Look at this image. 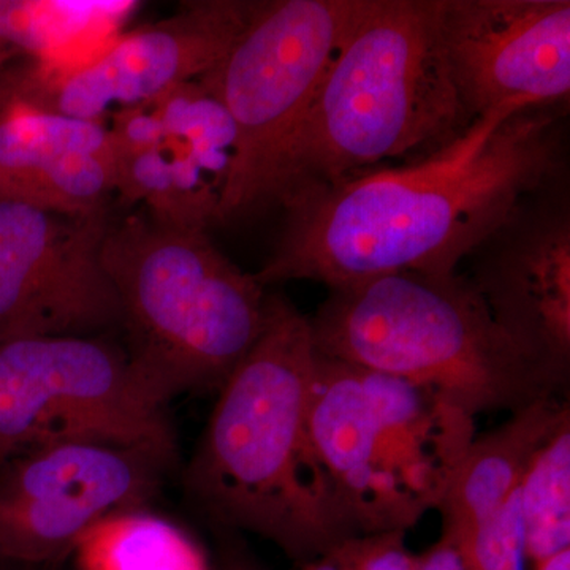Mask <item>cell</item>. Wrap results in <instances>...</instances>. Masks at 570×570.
I'll list each match as a JSON object with an SVG mask.
<instances>
[{"instance_id":"obj_23","label":"cell","mask_w":570,"mask_h":570,"mask_svg":"<svg viewBox=\"0 0 570 570\" xmlns=\"http://www.w3.org/2000/svg\"><path fill=\"white\" fill-rule=\"evenodd\" d=\"M296 570H340L335 562L328 560L325 554L316 558V560H311L307 562H303V564H298Z\"/></svg>"},{"instance_id":"obj_2","label":"cell","mask_w":570,"mask_h":570,"mask_svg":"<svg viewBox=\"0 0 570 570\" xmlns=\"http://www.w3.org/2000/svg\"><path fill=\"white\" fill-rule=\"evenodd\" d=\"M314 356L309 316L268 295L264 332L219 390L184 475L217 523L275 543L296 564L356 535L311 442Z\"/></svg>"},{"instance_id":"obj_10","label":"cell","mask_w":570,"mask_h":570,"mask_svg":"<svg viewBox=\"0 0 570 570\" xmlns=\"http://www.w3.org/2000/svg\"><path fill=\"white\" fill-rule=\"evenodd\" d=\"M255 2L198 0L174 17L119 32L70 67L11 62L0 94L58 115L107 122L212 71L245 31Z\"/></svg>"},{"instance_id":"obj_24","label":"cell","mask_w":570,"mask_h":570,"mask_svg":"<svg viewBox=\"0 0 570 570\" xmlns=\"http://www.w3.org/2000/svg\"><path fill=\"white\" fill-rule=\"evenodd\" d=\"M18 58H22L20 51L14 50V48L7 47V45L0 43V77H2L3 71L7 70V67H9L11 62L17 61Z\"/></svg>"},{"instance_id":"obj_26","label":"cell","mask_w":570,"mask_h":570,"mask_svg":"<svg viewBox=\"0 0 570 570\" xmlns=\"http://www.w3.org/2000/svg\"><path fill=\"white\" fill-rule=\"evenodd\" d=\"M0 570H17V569L9 568V566H6V564H0Z\"/></svg>"},{"instance_id":"obj_16","label":"cell","mask_w":570,"mask_h":570,"mask_svg":"<svg viewBox=\"0 0 570 570\" xmlns=\"http://www.w3.org/2000/svg\"><path fill=\"white\" fill-rule=\"evenodd\" d=\"M135 6V2L0 0V43L43 66H75L118 36Z\"/></svg>"},{"instance_id":"obj_7","label":"cell","mask_w":570,"mask_h":570,"mask_svg":"<svg viewBox=\"0 0 570 570\" xmlns=\"http://www.w3.org/2000/svg\"><path fill=\"white\" fill-rule=\"evenodd\" d=\"M367 0L255 2L245 31L198 81L219 99L236 130V154L217 223L268 206L285 141L324 80Z\"/></svg>"},{"instance_id":"obj_18","label":"cell","mask_w":570,"mask_h":570,"mask_svg":"<svg viewBox=\"0 0 570 570\" xmlns=\"http://www.w3.org/2000/svg\"><path fill=\"white\" fill-rule=\"evenodd\" d=\"M519 494L532 570L570 550V415L532 456Z\"/></svg>"},{"instance_id":"obj_6","label":"cell","mask_w":570,"mask_h":570,"mask_svg":"<svg viewBox=\"0 0 570 570\" xmlns=\"http://www.w3.org/2000/svg\"><path fill=\"white\" fill-rule=\"evenodd\" d=\"M474 422L434 390L316 351L311 442L354 534L406 532L438 509Z\"/></svg>"},{"instance_id":"obj_25","label":"cell","mask_w":570,"mask_h":570,"mask_svg":"<svg viewBox=\"0 0 570 570\" xmlns=\"http://www.w3.org/2000/svg\"><path fill=\"white\" fill-rule=\"evenodd\" d=\"M227 570H255L253 566L247 564V562L243 561H234L228 564Z\"/></svg>"},{"instance_id":"obj_15","label":"cell","mask_w":570,"mask_h":570,"mask_svg":"<svg viewBox=\"0 0 570 570\" xmlns=\"http://www.w3.org/2000/svg\"><path fill=\"white\" fill-rule=\"evenodd\" d=\"M569 403L543 397L475 436L439 504L442 532L463 535L489 519L520 487L532 456L569 417Z\"/></svg>"},{"instance_id":"obj_21","label":"cell","mask_w":570,"mask_h":570,"mask_svg":"<svg viewBox=\"0 0 570 570\" xmlns=\"http://www.w3.org/2000/svg\"><path fill=\"white\" fill-rule=\"evenodd\" d=\"M415 570H471L463 547L453 535L441 534L436 543L415 560Z\"/></svg>"},{"instance_id":"obj_17","label":"cell","mask_w":570,"mask_h":570,"mask_svg":"<svg viewBox=\"0 0 570 570\" xmlns=\"http://www.w3.org/2000/svg\"><path fill=\"white\" fill-rule=\"evenodd\" d=\"M70 558L77 570H212L205 550L189 532L146 508L100 520Z\"/></svg>"},{"instance_id":"obj_12","label":"cell","mask_w":570,"mask_h":570,"mask_svg":"<svg viewBox=\"0 0 570 570\" xmlns=\"http://www.w3.org/2000/svg\"><path fill=\"white\" fill-rule=\"evenodd\" d=\"M469 258V281L499 328L566 387L570 208L564 176L521 200Z\"/></svg>"},{"instance_id":"obj_9","label":"cell","mask_w":570,"mask_h":570,"mask_svg":"<svg viewBox=\"0 0 570 570\" xmlns=\"http://www.w3.org/2000/svg\"><path fill=\"white\" fill-rule=\"evenodd\" d=\"M175 452L99 438H71L0 468V564L50 568L111 513L146 508Z\"/></svg>"},{"instance_id":"obj_11","label":"cell","mask_w":570,"mask_h":570,"mask_svg":"<svg viewBox=\"0 0 570 570\" xmlns=\"http://www.w3.org/2000/svg\"><path fill=\"white\" fill-rule=\"evenodd\" d=\"M107 212L67 216L0 200V335L100 336L121 325L102 264Z\"/></svg>"},{"instance_id":"obj_22","label":"cell","mask_w":570,"mask_h":570,"mask_svg":"<svg viewBox=\"0 0 570 570\" xmlns=\"http://www.w3.org/2000/svg\"><path fill=\"white\" fill-rule=\"evenodd\" d=\"M532 570H570V550L561 551Z\"/></svg>"},{"instance_id":"obj_1","label":"cell","mask_w":570,"mask_h":570,"mask_svg":"<svg viewBox=\"0 0 570 570\" xmlns=\"http://www.w3.org/2000/svg\"><path fill=\"white\" fill-rule=\"evenodd\" d=\"M564 111H493L417 163L284 198L283 232L255 279L335 288L456 272L521 200L564 176Z\"/></svg>"},{"instance_id":"obj_20","label":"cell","mask_w":570,"mask_h":570,"mask_svg":"<svg viewBox=\"0 0 570 570\" xmlns=\"http://www.w3.org/2000/svg\"><path fill=\"white\" fill-rule=\"evenodd\" d=\"M403 531L371 532L341 540L325 557L340 570H415Z\"/></svg>"},{"instance_id":"obj_13","label":"cell","mask_w":570,"mask_h":570,"mask_svg":"<svg viewBox=\"0 0 570 570\" xmlns=\"http://www.w3.org/2000/svg\"><path fill=\"white\" fill-rule=\"evenodd\" d=\"M442 43L472 121L568 102L569 0H444Z\"/></svg>"},{"instance_id":"obj_14","label":"cell","mask_w":570,"mask_h":570,"mask_svg":"<svg viewBox=\"0 0 570 570\" xmlns=\"http://www.w3.org/2000/svg\"><path fill=\"white\" fill-rule=\"evenodd\" d=\"M115 190L107 122L41 110L0 94V200L92 216L107 212Z\"/></svg>"},{"instance_id":"obj_8","label":"cell","mask_w":570,"mask_h":570,"mask_svg":"<svg viewBox=\"0 0 570 570\" xmlns=\"http://www.w3.org/2000/svg\"><path fill=\"white\" fill-rule=\"evenodd\" d=\"M167 407L102 336L0 335V468L71 438L176 453Z\"/></svg>"},{"instance_id":"obj_5","label":"cell","mask_w":570,"mask_h":570,"mask_svg":"<svg viewBox=\"0 0 570 570\" xmlns=\"http://www.w3.org/2000/svg\"><path fill=\"white\" fill-rule=\"evenodd\" d=\"M102 264L130 362L165 406L187 393L219 392L264 332L269 294L205 230L130 214L108 227Z\"/></svg>"},{"instance_id":"obj_3","label":"cell","mask_w":570,"mask_h":570,"mask_svg":"<svg viewBox=\"0 0 570 570\" xmlns=\"http://www.w3.org/2000/svg\"><path fill=\"white\" fill-rule=\"evenodd\" d=\"M442 10L444 0H367L285 141L268 205L417 163L466 132Z\"/></svg>"},{"instance_id":"obj_19","label":"cell","mask_w":570,"mask_h":570,"mask_svg":"<svg viewBox=\"0 0 570 570\" xmlns=\"http://www.w3.org/2000/svg\"><path fill=\"white\" fill-rule=\"evenodd\" d=\"M453 538L463 547L471 570H531L519 489L489 519Z\"/></svg>"},{"instance_id":"obj_4","label":"cell","mask_w":570,"mask_h":570,"mask_svg":"<svg viewBox=\"0 0 570 570\" xmlns=\"http://www.w3.org/2000/svg\"><path fill=\"white\" fill-rule=\"evenodd\" d=\"M309 325L318 354L434 390L474 419L513 414L564 390L456 272H400L328 288Z\"/></svg>"}]
</instances>
